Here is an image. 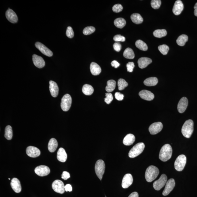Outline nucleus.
<instances>
[{"label": "nucleus", "instance_id": "obj_1", "mask_svg": "<svg viewBox=\"0 0 197 197\" xmlns=\"http://www.w3.org/2000/svg\"><path fill=\"white\" fill-rule=\"evenodd\" d=\"M172 154V147L170 145H165L159 152V157L162 161L165 162L171 159Z\"/></svg>", "mask_w": 197, "mask_h": 197}, {"label": "nucleus", "instance_id": "obj_2", "mask_svg": "<svg viewBox=\"0 0 197 197\" xmlns=\"http://www.w3.org/2000/svg\"><path fill=\"white\" fill-rule=\"evenodd\" d=\"M159 173V170L155 166L151 165L146 170L145 177L147 182H151L156 179Z\"/></svg>", "mask_w": 197, "mask_h": 197}, {"label": "nucleus", "instance_id": "obj_3", "mask_svg": "<svg viewBox=\"0 0 197 197\" xmlns=\"http://www.w3.org/2000/svg\"><path fill=\"white\" fill-rule=\"evenodd\" d=\"M194 131V122L192 120H187L184 124L182 129V132L184 136L190 138Z\"/></svg>", "mask_w": 197, "mask_h": 197}, {"label": "nucleus", "instance_id": "obj_4", "mask_svg": "<svg viewBox=\"0 0 197 197\" xmlns=\"http://www.w3.org/2000/svg\"><path fill=\"white\" fill-rule=\"evenodd\" d=\"M145 147V145L144 143H137L130 150L128 156L131 158L136 157L143 152Z\"/></svg>", "mask_w": 197, "mask_h": 197}, {"label": "nucleus", "instance_id": "obj_5", "mask_svg": "<svg viewBox=\"0 0 197 197\" xmlns=\"http://www.w3.org/2000/svg\"><path fill=\"white\" fill-rule=\"evenodd\" d=\"M105 169V164L102 159H99L96 161L95 165V171L97 177L100 180L102 179Z\"/></svg>", "mask_w": 197, "mask_h": 197}, {"label": "nucleus", "instance_id": "obj_6", "mask_svg": "<svg viewBox=\"0 0 197 197\" xmlns=\"http://www.w3.org/2000/svg\"><path fill=\"white\" fill-rule=\"evenodd\" d=\"M187 162V158L185 155H179L175 160L174 164L175 168L178 171H182L184 169Z\"/></svg>", "mask_w": 197, "mask_h": 197}, {"label": "nucleus", "instance_id": "obj_7", "mask_svg": "<svg viewBox=\"0 0 197 197\" xmlns=\"http://www.w3.org/2000/svg\"><path fill=\"white\" fill-rule=\"evenodd\" d=\"M72 103L71 96L68 94H66L63 96L61 100V107L64 112H67L70 108Z\"/></svg>", "mask_w": 197, "mask_h": 197}, {"label": "nucleus", "instance_id": "obj_8", "mask_svg": "<svg viewBox=\"0 0 197 197\" xmlns=\"http://www.w3.org/2000/svg\"><path fill=\"white\" fill-rule=\"evenodd\" d=\"M167 182V175L165 174H162L160 178L154 182L153 184L154 189L157 191H159L165 185Z\"/></svg>", "mask_w": 197, "mask_h": 197}, {"label": "nucleus", "instance_id": "obj_9", "mask_svg": "<svg viewBox=\"0 0 197 197\" xmlns=\"http://www.w3.org/2000/svg\"><path fill=\"white\" fill-rule=\"evenodd\" d=\"M65 186L63 182L61 180H57L53 182L52 184V188L56 192L63 194L65 191Z\"/></svg>", "mask_w": 197, "mask_h": 197}, {"label": "nucleus", "instance_id": "obj_10", "mask_svg": "<svg viewBox=\"0 0 197 197\" xmlns=\"http://www.w3.org/2000/svg\"><path fill=\"white\" fill-rule=\"evenodd\" d=\"M34 171L39 176H45L50 173V169L47 166L40 165L36 167Z\"/></svg>", "mask_w": 197, "mask_h": 197}, {"label": "nucleus", "instance_id": "obj_11", "mask_svg": "<svg viewBox=\"0 0 197 197\" xmlns=\"http://www.w3.org/2000/svg\"><path fill=\"white\" fill-rule=\"evenodd\" d=\"M163 125L160 122L154 123L150 126L149 130L151 135L156 134L161 131Z\"/></svg>", "mask_w": 197, "mask_h": 197}, {"label": "nucleus", "instance_id": "obj_12", "mask_svg": "<svg viewBox=\"0 0 197 197\" xmlns=\"http://www.w3.org/2000/svg\"><path fill=\"white\" fill-rule=\"evenodd\" d=\"M175 186V181L173 179L169 180L166 184L165 187L163 192V195L165 196H167L173 190Z\"/></svg>", "mask_w": 197, "mask_h": 197}, {"label": "nucleus", "instance_id": "obj_13", "mask_svg": "<svg viewBox=\"0 0 197 197\" xmlns=\"http://www.w3.org/2000/svg\"><path fill=\"white\" fill-rule=\"evenodd\" d=\"M35 46L42 54L48 57H51L53 55V53L51 51L41 42H36Z\"/></svg>", "mask_w": 197, "mask_h": 197}, {"label": "nucleus", "instance_id": "obj_14", "mask_svg": "<svg viewBox=\"0 0 197 197\" xmlns=\"http://www.w3.org/2000/svg\"><path fill=\"white\" fill-rule=\"evenodd\" d=\"M27 155L31 157L36 158L38 157L40 155V151L37 147L29 146L26 149Z\"/></svg>", "mask_w": 197, "mask_h": 197}, {"label": "nucleus", "instance_id": "obj_15", "mask_svg": "<svg viewBox=\"0 0 197 197\" xmlns=\"http://www.w3.org/2000/svg\"><path fill=\"white\" fill-rule=\"evenodd\" d=\"M133 179L132 175L130 174H126L124 175L122 182V187L124 188H127L132 184Z\"/></svg>", "mask_w": 197, "mask_h": 197}, {"label": "nucleus", "instance_id": "obj_16", "mask_svg": "<svg viewBox=\"0 0 197 197\" xmlns=\"http://www.w3.org/2000/svg\"><path fill=\"white\" fill-rule=\"evenodd\" d=\"M188 105V100L187 98L183 97L180 100L178 105V110L179 113H183L187 109Z\"/></svg>", "mask_w": 197, "mask_h": 197}, {"label": "nucleus", "instance_id": "obj_17", "mask_svg": "<svg viewBox=\"0 0 197 197\" xmlns=\"http://www.w3.org/2000/svg\"><path fill=\"white\" fill-rule=\"evenodd\" d=\"M184 9V5L183 2L180 0L175 1L173 8L172 11L175 15H178L180 14Z\"/></svg>", "mask_w": 197, "mask_h": 197}, {"label": "nucleus", "instance_id": "obj_18", "mask_svg": "<svg viewBox=\"0 0 197 197\" xmlns=\"http://www.w3.org/2000/svg\"><path fill=\"white\" fill-rule=\"evenodd\" d=\"M139 96L143 100L151 101L153 100L155 95L153 93L147 90H143L139 93Z\"/></svg>", "mask_w": 197, "mask_h": 197}, {"label": "nucleus", "instance_id": "obj_19", "mask_svg": "<svg viewBox=\"0 0 197 197\" xmlns=\"http://www.w3.org/2000/svg\"><path fill=\"white\" fill-rule=\"evenodd\" d=\"M33 61L34 65L37 67L41 68L45 66V63L43 58L36 54L33 55Z\"/></svg>", "mask_w": 197, "mask_h": 197}, {"label": "nucleus", "instance_id": "obj_20", "mask_svg": "<svg viewBox=\"0 0 197 197\" xmlns=\"http://www.w3.org/2000/svg\"><path fill=\"white\" fill-rule=\"evenodd\" d=\"M6 16L8 21L12 23H15L18 21V18L17 14L14 11L9 9L7 11Z\"/></svg>", "mask_w": 197, "mask_h": 197}, {"label": "nucleus", "instance_id": "obj_21", "mask_svg": "<svg viewBox=\"0 0 197 197\" xmlns=\"http://www.w3.org/2000/svg\"><path fill=\"white\" fill-rule=\"evenodd\" d=\"M49 90L51 95L53 97H56L58 96L59 89L58 85L56 82L53 81H49Z\"/></svg>", "mask_w": 197, "mask_h": 197}, {"label": "nucleus", "instance_id": "obj_22", "mask_svg": "<svg viewBox=\"0 0 197 197\" xmlns=\"http://www.w3.org/2000/svg\"><path fill=\"white\" fill-rule=\"evenodd\" d=\"M11 186L15 192L17 193L21 192L22 190L21 183L17 178H14L12 179L11 182Z\"/></svg>", "mask_w": 197, "mask_h": 197}, {"label": "nucleus", "instance_id": "obj_23", "mask_svg": "<svg viewBox=\"0 0 197 197\" xmlns=\"http://www.w3.org/2000/svg\"><path fill=\"white\" fill-rule=\"evenodd\" d=\"M152 63V60L147 57H141L138 60V64L139 68L141 69L147 67L149 64Z\"/></svg>", "mask_w": 197, "mask_h": 197}, {"label": "nucleus", "instance_id": "obj_24", "mask_svg": "<svg viewBox=\"0 0 197 197\" xmlns=\"http://www.w3.org/2000/svg\"><path fill=\"white\" fill-rule=\"evenodd\" d=\"M67 155L65 149L61 147L57 153V159L59 161L64 163L66 161Z\"/></svg>", "mask_w": 197, "mask_h": 197}, {"label": "nucleus", "instance_id": "obj_25", "mask_svg": "<svg viewBox=\"0 0 197 197\" xmlns=\"http://www.w3.org/2000/svg\"><path fill=\"white\" fill-rule=\"evenodd\" d=\"M90 71L91 73L93 75L97 76L101 73L102 69L100 65L95 63L92 62L91 64Z\"/></svg>", "mask_w": 197, "mask_h": 197}, {"label": "nucleus", "instance_id": "obj_26", "mask_svg": "<svg viewBox=\"0 0 197 197\" xmlns=\"http://www.w3.org/2000/svg\"><path fill=\"white\" fill-rule=\"evenodd\" d=\"M58 147V143L57 141L54 138H52L49 141L48 145V150L50 152H54Z\"/></svg>", "mask_w": 197, "mask_h": 197}, {"label": "nucleus", "instance_id": "obj_27", "mask_svg": "<svg viewBox=\"0 0 197 197\" xmlns=\"http://www.w3.org/2000/svg\"><path fill=\"white\" fill-rule=\"evenodd\" d=\"M135 139L134 135L132 134H128L124 138L123 140V143L125 145H131L134 142Z\"/></svg>", "mask_w": 197, "mask_h": 197}, {"label": "nucleus", "instance_id": "obj_28", "mask_svg": "<svg viewBox=\"0 0 197 197\" xmlns=\"http://www.w3.org/2000/svg\"><path fill=\"white\" fill-rule=\"evenodd\" d=\"M158 82L157 78L155 77H151L148 78L145 80L144 84L147 86H153L156 85Z\"/></svg>", "mask_w": 197, "mask_h": 197}, {"label": "nucleus", "instance_id": "obj_29", "mask_svg": "<svg viewBox=\"0 0 197 197\" xmlns=\"http://www.w3.org/2000/svg\"><path fill=\"white\" fill-rule=\"evenodd\" d=\"M93 87L89 84H85L83 87L82 92L86 95H91L93 93Z\"/></svg>", "mask_w": 197, "mask_h": 197}, {"label": "nucleus", "instance_id": "obj_30", "mask_svg": "<svg viewBox=\"0 0 197 197\" xmlns=\"http://www.w3.org/2000/svg\"><path fill=\"white\" fill-rule=\"evenodd\" d=\"M131 19L132 22L136 24H141L143 22V17L140 14L138 13H134L131 15Z\"/></svg>", "mask_w": 197, "mask_h": 197}, {"label": "nucleus", "instance_id": "obj_31", "mask_svg": "<svg viewBox=\"0 0 197 197\" xmlns=\"http://www.w3.org/2000/svg\"><path fill=\"white\" fill-rule=\"evenodd\" d=\"M116 82L115 80H111L107 82V85L106 87V90L107 92H111L113 91L116 88Z\"/></svg>", "mask_w": 197, "mask_h": 197}, {"label": "nucleus", "instance_id": "obj_32", "mask_svg": "<svg viewBox=\"0 0 197 197\" xmlns=\"http://www.w3.org/2000/svg\"><path fill=\"white\" fill-rule=\"evenodd\" d=\"M188 40V37L185 34H182L178 37L176 40L177 43L180 46H184Z\"/></svg>", "mask_w": 197, "mask_h": 197}, {"label": "nucleus", "instance_id": "obj_33", "mask_svg": "<svg viewBox=\"0 0 197 197\" xmlns=\"http://www.w3.org/2000/svg\"><path fill=\"white\" fill-rule=\"evenodd\" d=\"M124 56L125 58L132 59L134 58L135 54L133 50L130 48H127L124 51Z\"/></svg>", "mask_w": 197, "mask_h": 197}, {"label": "nucleus", "instance_id": "obj_34", "mask_svg": "<svg viewBox=\"0 0 197 197\" xmlns=\"http://www.w3.org/2000/svg\"><path fill=\"white\" fill-rule=\"evenodd\" d=\"M114 24L116 27L122 29L125 26L126 21L123 18H118L115 20Z\"/></svg>", "mask_w": 197, "mask_h": 197}, {"label": "nucleus", "instance_id": "obj_35", "mask_svg": "<svg viewBox=\"0 0 197 197\" xmlns=\"http://www.w3.org/2000/svg\"><path fill=\"white\" fill-rule=\"evenodd\" d=\"M135 46L141 50L147 51L148 49V47L147 44L141 40H138L135 42Z\"/></svg>", "mask_w": 197, "mask_h": 197}, {"label": "nucleus", "instance_id": "obj_36", "mask_svg": "<svg viewBox=\"0 0 197 197\" xmlns=\"http://www.w3.org/2000/svg\"><path fill=\"white\" fill-rule=\"evenodd\" d=\"M13 130L11 127L10 125L7 126L5 129V136L7 140H11L13 137Z\"/></svg>", "mask_w": 197, "mask_h": 197}, {"label": "nucleus", "instance_id": "obj_37", "mask_svg": "<svg viewBox=\"0 0 197 197\" xmlns=\"http://www.w3.org/2000/svg\"><path fill=\"white\" fill-rule=\"evenodd\" d=\"M153 34L155 37L161 38L167 35V32L165 29H157L153 32Z\"/></svg>", "mask_w": 197, "mask_h": 197}, {"label": "nucleus", "instance_id": "obj_38", "mask_svg": "<svg viewBox=\"0 0 197 197\" xmlns=\"http://www.w3.org/2000/svg\"><path fill=\"white\" fill-rule=\"evenodd\" d=\"M118 85L119 90L121 91L126 87L128 84L124 79H120L118 80Z\"/></svg>", "mask_w": 197, "mask_h": 197}, {"label": "nucleus", "instance_id": "obj_39", "mask_svg": "<svg viewBox=\"0 0 197 197\" xmlns=\"http://www.w3.org/2000/svg\"><path fill=\"white\" fill-rule=\"evenodd\" d=\"M158 49L162 54L165 55L168 53L169 48L167 45H163L158 47Z\"/></svg>", "mask_w": 197, "mask_h": 197}, {"label": "nucleus", "instance_id": "obj_40", "mask_svg": "<svg viewBox=\"0 0 197 197\" xmlns=\"http://www.w3.org/2000/svg\"><path fill=\"white\" fill-rule=\"evenodd\" d=\"M95 31V28L93 26H88L84 28L83 33L85 35H88L92 34Z\"/></svg>", "mask_w": 197, "mask_h": 197}, {"label": "nucleus", "instance_id": "obj_41", "mask_svg": "<svg viewBox=\"0 0 197 197\" xmlns=\"http://www.w3.org/2000/svg\"><path fill=\"white\" fill-rule=\"evenodd\" d=\"M161 4V2L160 0H152L151 2V6L155 9H159Z\"/></svg>", "mask_w": 197, "mask_h": 197}, {"label": "nucleus", "instance_id": "obj_42", "mask_svg": "<svg viewBox=\"0 0 197 197\" xmlns=\"http://www.w3.org/2000/svg\"><path fill=\"white\" fill-rule=\"evenodd\" d=\"M113 100V97L112 93L110 92L106 93V98L104 99V101L107 104H110Z\"/></svg>", "mask_w": 197, "mask_h": 197}, {"label": "nucleus", "instance_id": "obj_43", "mask_svg": "<svg viewBox=\"0 0 197 197\" xmlns=\"http://www.w3.org/2000/svg\"><path fill=\"white\" fill-rule=\"evenodd\" d=\"M123 6L120 4H116L114 5L112 7V10L116 13H118L121 12L123 10Z\"/></svg>", "mask_w": 197, "mask_h": 197}, {"label": "nucleus", "instance_id": "obj_44", "mask_svg": "<svg viewBox=\"0 0 197 197\" xmlns=\"http://www.w3.org/2000/svg\"><path fill=\"white\" fill-rule=\"evenodd\" d=\"M66 35L68 38H73L74 35L73 31L72 28L70 26H68L67 28Z\"/></svg>", "mask_w": 197, "mask_h": 197}, {"label": "nucleus", "instance_id": "obj_45", "mask_svg": "<svg viewBox=\"0 0 197 197\" xmlns=\"http://www.w3.org/2000/svg\"><path fill=\"white\" fill-rule=\"evenodd\" d=\"M113 39L116 42H124L126 39L124 36L120 35H116L114 37Z\"/></svg>", "mask_w": 197, "mask_h": 197}, {"label": "nucleus", "instance_id": "obj_46", "mask_svg": "<svg viewBox=\"0 0 197 197\" xmlns=\"http://www.w3.org/2000/svg\"><path fill=\"white\" fill-rule=\"evenodd\" d=\"M126 67L128 71L130 72H132L133 71L134 68L135 67L134 64L133 62H128L126 64Z\"/></svg>", "mask_w": 197, "mask_h": 197}, {"label": "nucleus", "instance_id": "obj_47", "mask_svg": "<svg viewBox=\"0 0 197 197\" xmlns=\"http://www.w3.org/2000/svg\"><path fill=\"white\" fill-rule=\"evenodd\" d=\"M113 48L114 49L116 52H119L121 50L122 46L121 44L119 42H116L114 44Z\"/></svg>", "mask_w": 197, "mask_h": 197}, {"label": "nucleus", "instance_id": "obj_48", "mask_svg": "<svg viewBox=\"0 0 197 197\" xmlns=\"http://www.w3.org/2000/svg\"><path fill=\"white\" fill-rule=\"evenodd\" d=\"M116 98L119 101H122L124 98V95L120 92H116L115 94Z\"/></svg>", "mask_w": 197, "mask_h": 197}, {"label": "nucleus", "instance_id": "obj_49", "mask_svg": "<svg viewBox=\"0 0 197 197\" xmlns=\"http://www.w3.org/2000/svg\"><path fill=\"white\" fill-rule=\"evenodd\" d=\"M70 177V175L69 172L67 171H64L61 175V178L64 180H67Z\"/></svg>", "mask_w": 197, "mask_h": 197}, {"label": "nucleus", "instance_id": "obj_50", "mask_svg": "<svg viewBox=\"0 0 197 197\" xmlns=\"http://www.w3.org/2000/svg\"><path fill=\"white\" fill-rule=\"evenodd\" d=\"M111 65L112 66L114 67L115 68H117L120 66V64L116 60H114L111 63Z\"/></svg>", "mask_w": 197, "mask_h": 197}, {"label": "nucleus", "instance_id": "obj_51", "mask_svg": "<svg viewBox=\"0 0 197 197\" xmlns=\"http://www.w3.org/2000/svg\"><path fill=\"white\" fill-rule=\"evenodd\" d=\"M65 191L66 192H71L72 190V188L71 185L69 184H67L65 186Z\"/></svg>", "mask_w": 197, "mask_h": 197}, {"label": "nucleus", "instance_id": "obj_52", "mask_svg": "<svg viewBox=\"0 0 197 197\" xmlns=\"http://www.w3.org/2000/svg\"><path fill=\"white\" fill-rule=\"evenodd\" d=\"M128 197H139V195L137 192H134L132 193Z\"/></svg>", "mask_w": 197, "mask_h": 197}, {"label": "nucleus", "instance_id": "obj_53", "mask_svg": "<svg viewBox=\"0 0 197 197\" xmlns=\"http://www.w3.org/2000/svg\"><path fill=\"white\" fill-rule=\"evenodd\" d=\"M195 10H194V15L197 17V3L195 4L194 7Z\"/></svg>", "mask_w": 197, "mask_h": 197}, {"label": "nucleus", "instance_id": "obj_54", "mask_svg": "<svg viewBox=\"0 0 197 197\" xmlns=\"http://www.w3.org/2000/svg\"><path fill=\"white\" fill-rule=\"evenodd\" d=\"M106 197H107L106 196Z\"/></svg>", "mask_w": 197, "mask_h": 197}]
</instances>
